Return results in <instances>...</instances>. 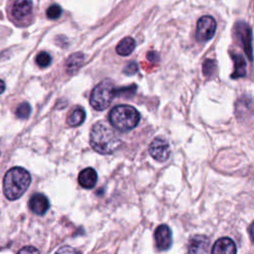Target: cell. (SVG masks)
Wrapping results in <instances>:
<instances>
[{
	"mask_svg": "<svg viewBox=\"0 0 254 254\" xmlns=\"http://www.w3.org/2000/svg\"><path fill=\"white\" fill-rule=\"evenodd\" d=\"M147 59H148L149 61H151V62H154V61L158 62L159 56H158V54L155 53V52H150V53H148V55H147Z\"/></svg>",
	"mask_w": 254,
	"mask_h": 254,
	"instance_id": "25",
	"label": "cell"
},
{
	"mask_svg": "<svg viewBox=\"0 0 254 254\" xmlns=\"http://www.w3.org/2000/svg\"><path fill=\"white\" fill-rule=\"evenodd\" d=\"M33 10L32 0H15L12 6V15L18 21L27 19Z\"/></svg>",
	"mask_w": 254,
	"mask_h": 254,
	"instance_id": "10",
	"label": "cell"
},
{
	"mask_svg": "<svg viewBox=\"0 0 254 254\" xmlns=\"http://www.w3.org/2000/svg\"><path fill=\"white\" fill-rule=\"evenodd\" d=\"M90 146L92 149L102 155L113 153L121 145V140L112 128L104 122H97L90 131Z\"/></svg>",
	"mask_w": 254,
	"mask_h": 254,
	"instance_id": "1",
	"label": "cell"
},
{
	"mask_svg": "<svg viewBox=\"0 0 254 254\" xmlns=\"http://www.w3.org/2000/svg\"><path fill=\"white\" fill-rule=\"evenodd\" d=\"M216 31V21L211 16H202L196 24L195 38L198 42H206L210 40Z\"/></svg>",
	"mask_w": 254,
	"mask_h": 254,
	"instance_id": "5",
	"label": "cell"
},
{
	"mask_svg": "<svg viewBox=\"0 0 254 254\" xmlns=\"http://www.w3.org/2000/svg\"><path fill=\"white\" fill-rule=\"evenodd\" d=\"M83 62H84V56H83L82 53L77 52V53H74V54L70 55L67 58L66 62H65L66 72L68 74L75 73L80 68Z\"/></svg>",
	"mask_w": 254,
	"mask_h": 254,
	"instance_id": "14",
	"label": "cell"
},
{
	"mask_svg": "<svg viewBox=\"0 0 254 254\" xmlns=\"http://www.w3.org/2000/svg\"><path fill=\"white\" fill-rule=\"evenodd\" d=\"M234 63V71L231 74L232 78L243 77L246 74V63L243 57L237 53H231Z\"/></svg>",
	"mask_w": 254,
	"mask_h": 254,
	"instance_id": "15",
	"label": "cell"
},
{
	"mask_svg": "<svg viewBox=\"0 0 254 254\" xmlns=\"http://www.w3.org/2000/svg\"><path fill=\"white\" fill-rule=\"evenodd\" d=\"M235 30H236L237 36L239 37V39L242 43L243 49H244L248 59L252 61V59H253V50H252L251 28L245 22H238L235 26Z\"/></svg>",
	"mask_w": 254,
	"mask_h": 254,
	"instance_id": "7",
	"label": "cell"
},
{
	"mask_svg": "<svg viewBox=\"0 0 254 254\" xmlns=\"http://www.w3.org/2000/svg\"><path fill=\"white\" fill-rule=\"evenodd\" d=\"M31 113V106L28 102H22L18 105L17 109H16V115L18 118L20 119H24L29 117Z\"/></svg>",
	"mask_w": 254,
	"mask_h": 254,
	"instance_id": "19",
	"label": "cell"
},
{
	"mask_svg": "<svg viewBox=\"0 0 254 254\" xmlns=\"http://www.w3.org/2000/svg\"><path fill=\"white\" fill-rule=\"evenodd\" d=\"M29 206L34 213L44 215L50 207V202L44 193L37 192L31 196L29 200Z\"/></svg>",
	"mask_w": 254,
	"mask_h": 254,
	"instance_id": "11",
	"label": "cell"
},
{
	"mask_svg": "<svg viewBox=\"0 0 254 254\" xmlns=\"http://www.w3.org/2000/svg\"><path fill=\"white\" fill-rule=\"evenodd\" d=\"M109 121L120 131H129L135 128L140 121L138 110L130 105H117L109 112Z\"/></svg>",
	"mask_w": 254,
	"mask_h": 254,
	"instance_id": "3",
	"label": "cell"
},
{
	"mask_svg": "<svg viewBox=\"0 0 254 254\" xmlns=\"http://www.w3.org/2000/svg\"><path fill=\"white\" fill-rule=\"evenodd\" d=\"M150 155L158 162H165L170 157V145L169 143L161 137L155 138L149 146Z\"/></svg>",
	"mask_w": 254,
	"mask_h": 254,
	"instance_id": "6",
	"label": "cell"
},
{
	"mask_svg": "<svg viewBox=\"0 0 254 254\" xmlns=\"http://www.w3.org/2000/svg\"><path fill=\"white\" fill-rule=\"evenodd\" d=\"M211 254H236L234 241L228 237H221L217 239L212 246Z\"/></svg>",
	"mask_w": 254,
	"mask_h": 254,
	"instance_id": "12",
	"label": "cell"
},
{
	"mask_svg": "<svg viewBox=\"0 0 254 254\" xmlns=\"http://www.w3.org/2000/svg\"><path fill=\"white\" fill-rule=\"evenodd\" d=\"M155 242L158 250H168L172 244V232L167 224L159 225L154 232Z\"/></svg>",
	"mask_w": 254,
	"mask_h": 254,
	"instance_id": "8",
	"label": "cell"
},
{
	"mask_svg": "<svg viewBox=\"0 0 254 254\" xmlns=\"http://www.w3.org/2000/svg\"><path fill=\"white\" fill-rule=\"evenodd\" d=\"M216 71V63L214 60L206 59L202 64V73L205 76H211Z\"/></svg>",
	"mask_w": 254,
	"mask_h": 254,
	"instance_id": "18",
	"label": "cell"
},
{
	"mask_svg": "<svg viewBox=\"0 0 254 254\" xmlns=\"http://www.w3.org/2000/svg\"><path fill=\"white\" fill-rule=\"evenodd\" d=\"M62 15V8L58 4H53L47 9V17L52 20H56L60 18Z\"/></svg>",
	"mask_w": 254,
	"mask_h": 254,
	"instance_id": "21",
	"label": "cell"
},
{
	"mask_svg": "<svg viewBox=\"0 0 254 254\" xmlns=\"http://www.w3.org/2000/svg\"><path fill=\"white\" fill-rule=\"evenodd\" d=\"M18 254H40V251L34 246H25L20 249Z\"/></svg>",
	"mask_w": 254,
	"mask_h": 254,
	"instance_id": "24",
	"label": "cell"
},
{
	"mask_svg": "<svg viewBox=\"0 0 254 254\" xmlns=\"http://www.w3.org/2000/svg\"><path fill=\"white\" fill-rule=\"evenodd\" d=\"M209 239L205 235L197 234L192 236L188 243L189 254H208Z\"/></svg>",
	"mask_w": 254,
	"mask_h": 254,
	"instance_id": "9",
	"label": "cell"
},
{
	"mask_svg": "<svg viewBox=\"0 0 254 254\" xmlns=\"http://www.w3.org/2000/svg\"><path fill=\"white\" fill-rule=\"evenodd\" d=\"M116 96V87L113 82L109 79H105L98 83L91 91L90 94V105L95 110H104L107 108L112 99Z\"/></svg>",
	"mask_w": 254,
	"mask_h": 254,
	"instance_id": "4",
	"label": "cell"
},
{
	"mask_svg": "<svg viewBox=\"0 0 254 254\" xmlns=\"http://www.w3.org/2000/svg\"><path fill=\"white\" fill-rule=\"evenodd\" d=\"M135 47H136L135 40L131 37H126L118 43L116 47V52L120 56H129L134 51Z\"/></svg>",
	"mask_w": 254,
	"mask_h": 254,
	"instance_id": "16",
	"label": "cell"
},
{
	"mask_svg": "<svg viewBox=\"0 0 254 254\" xmlns=\"http://www.w3.org/2000/svg\"><path fill=\"white\" fill-rule=\"evenodd\" d=\"M31 184V175L21 167L10 169L3 179V191L10 200L20 198Z\"/></svg>",
	"mask_w": 254,
	"mask_h": 254,
	"instance_id": "2",
	"label": "cell"
},
{
	"mask_svg": "<svg viewBox=\"0 0 254 254\" xmlns=\"http://www.w3.org/2000/svg\"><path fill=\"white\" fill-rule=\"evenodd\" d=\"M85 119V111L81 107L75 108L66 118V123L69 126L75 127L80 125Z\"/></svg>",
	"mask_w": 254,
	"mask_h": 254,
	"instance_id": "17",
	"label": "cell"
},
{
	"mask_svg": "<svg viewBox=\"0 0 254 254\" xmlns=\"http://www.w3.org/2000/svg\"><path fill=\"white\" fill-rule=\"evenodd\" d=\"M56 254H80V253L71 246H63L58 249Z\"/></svg>",
	"mask_w": 254,
	"mask_h": 254,
	"instance_id": "23",
	"label": "cell"
},
{
	"mask_svg": "<svg viewBox=\"0 0 254 254\" xmlns=\"http://www.w3.org/2000/svg\"><path fill=\"white\" fill-rule=\"evenodd\" d=\"M249 234H250V237L254 243V222L251 223V225L249 226Z\"/></svg>",
	"mask_w": 254,
	"mask_h": 254,
	"instance_id": "26",
	"label": "cell"
},
{
	"mask_svg": "<svg viewBox=\"0 0 254 254\" xmlns=\"http://www.w3.org/2000/svg\"><path fill=\"white\" fill-rule=\"evenodd\" d=\"M77 181L79 186L83 189H92L97 182V174L94 169L85 168L79 173Z\"/></svg>",
	"mask_w": 254,
	"mask_h": 254,
	"instance_id": "13",
	"label": "cell"
},
{
	"mask_svg": "<svg viewBox=\"0 0 254 254\" xmlns=\"http://www.w3.org/2000/svg\"><path fill=\"white\" fill-rule=\"evenodd\" d=\"M51 62H52V57L47 52H41L36 57V63L41 67H46V66L50 65Z\"/></svg>",
	"mask_w": 254,
	"mask_h": 254,
	"instance_id": "20",
	"label": "cell"
},
{
	"mask_svg": "<svg viewBox=\"0 0 254 254\" xmlns=\"http://www.w3.org/2000/svg\"><path fill=\"white\" fill-rule=\"evenodd\" d=\"M123 71H124L125 74L132 75V74H134V73H136V72L138 71V65H137V64H136L135 62H131V63H129V64L125 66V68H124Z\"/></svg>",
	"mask_w": 254,
	"mask_h": 254,
	"instance_id": "22",
	"label": "cell"
},
{
	"mask_svg": "<svg viewBox=\"0 0 254 254\" xmlns=\"http://www.w3.org/2000/svg\"><path fill=\"white\" fill-rule=\"evenodd\" d=\"M5 90V83L2 79H0V94Z\"/></svg>",
	"mask_w": 254,
	"mask_h": 254,
	"instance_id": "27",
	"label": "cell"
}]
</instances>
